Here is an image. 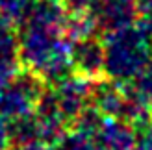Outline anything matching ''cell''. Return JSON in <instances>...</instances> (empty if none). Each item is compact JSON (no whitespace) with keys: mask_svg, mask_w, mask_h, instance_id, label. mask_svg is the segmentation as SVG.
Instances as JSON below:
<instances>
[{"mask_svg":"<svg viewBox=\"0 0 152 150\" xmlns=\"http://www.w3.org/2000/svg\"><path fill=\"white\" fill-rule=\"evenodd\" d=\"M98 30L96 19L91 13V9L87 11H76V13H69L63 24V35L67 39H71L72 43L76 41H83L89 37H95Z\"/></svg>","mask_w":152,"mask_h":150,"instance_id":"cell-10","label":"cell"},{"mask_svg":"<svg viewBox=\"0 0 152 150\" xmlns=\"http://www.w3.org/2000/svg\"><path fill=\"white\" fill-rule=\"evenodd\" d=\"M67 9V13H76V11H87L91 6L95 4V0H59Z\"/></svg>","mask_w":152,"mask_h":150,"instance_id":"cell-18","label":"cell"},{"mask_svg":"<svg viewBox=\"0 0 152 150\" xmlns=\"http://www.w3.org/2000/svg\"><path fill=\"white\" fill-rule=\"evenodd\" d=\"M11 143H10V132H7V122L0 121V150H10Z\"/></svg>","mask_w":152,"mask_h":150,"instance_id":"cell-20","label":"cell"},{"mask_svg":"<svg viewBox=\"0 0 152 150\" xmlns=\"http://www.w3.org/2000/svg\"><path fill=\"white\" fill-rule=\"evenodd\" d=\"M67 15L69 13L59 0H34L28 19L22 26H39V28L52 30L56 33H63V24Z\"/></svg>","mask_w":152,"mask_h":150,"instance_id":"cell-9","label":"cell"},{"mask_svg":"<svg viewBox=\"0 0 152 150\" xmlns=\"http://www.w3.org/2000/svg\"><path fill=\"white\" fill-rule=\"evenodd\" d=\"M58 150H104V148L93 137H87L78 132L69 130L65 139L61 141V145L58 146Z\"/></svg>","mask_w":152,"mask_h":150,"instance_id":"cell-15","label":"cell"},{"mask_svg":"<svg viewBox=\"0 0 152 150\" xmlns=\"http://www.w3.org/2000/svg\"><path fill=\"white\" fill-rule=\"evenodd\" d=\"M45 89L47 85L37 74L22 69L10 85L0 89V121L10 122L13 119L34 113V108Z\"/></svg>","mask_w":152,"mask_h":150,"instance_id":"cell-2","label":"cell"},{"mask_svg":"<svg viewBox=\"0 0 152 150\" xmlns=\"http://www.w3.org/2000/svg\"><path fill=\"white\" fill-rule=\"evenodd\" d=\"M63 33H56L52 30L39 26H22L19 35V61L22 69L30 72H37L56 52L58 39Z\"/></svg>","mask_w":152,"mask_h":150,"instance_id":"cell-3","label":"cell"},{"mask_svg":"<svg viewBox=\"0 0 152 150\" xmlns=\"http://www.w3.org/2000/svg\"><path fill=\"white\" fill-rule=\"evenodd\" d=\"M91 102L100 111L104 117H115L124 121L126 113V96L123 91V85L119 82H113L108 78L93 82L91 89Z\"/></svg>","mask_w":152,"mask_h":150,"instance_id":"cell-8","label":"cell"},{"mask_svg":"<svg viewBox=\"0 0 152 150\" xmlns=\"http://www.w3.org/2000/svg\"><path fill=\"white\" fill-rule=\"evenodd\" d=\"M72 72H78L91 82L104 78V44L96 37L76 41L71 54Z\"/></svg>","mask_w":152,"mask_h":150,"instance_id":"cell-6","label":"cell"},{"mask_svg":"<svg viewBox=\"0 0 152 150\" xmlns=\"http://www.w3.org/2000/svg\"><path fill=\"white\" fill-rule=\"evenodd\" d=\"M98 28L113 32L135 24L137 20V0H95L91 6Z\"/></svg>","mask_w":152,"mask_h":150,"instance_id":"cell-5","label":"cell"},{"mask_svg":"<svg viewBox=\"0 0 152 150\" xmlns=\"http://www.w3.org/2000/svg\"><path fill=\"white\" fill-rule=\"evenodd\" d=\"M22 71L17 54H0V89L10 85Z\"/></svg>","mask_w":152,"mask_h":150,"instance_id":"cell-14","label":"cell"},{"mask_svg":"<svg viewBox=\"0 0 152 150\" xmlns=\"http://www.w3.org/2000/svg\"><path fill=\"white\" fill-rule=\"evenodd\" d=\"M139 24L152 33V0H137Z\"/></svg>","mask_w":152,"mask_h":150,"instance_id":"cell-17","label":"cell"},{"mask_svg":"<svg viewBox=\"0 0 152 150\" xmlns=\"http://www.w3.org/2000/svg\"><path fill=\"white\" fill-rule=\"evenodd\" d=\"M7 132H10V143L13 148L32 143V141H39V126H37V119L34 113L10 121Z\"/></svg>","mask_w":152,"mask_h":150,"instance_id":"cell-11","label":"cell"},{"mask_svg":"<svg viewBox=\"0 0 152 150\" xmlns=\"http://www.w3.org/2000/svg\"><path fill=\"white\" fill-rule=\"evenodd\" d=\"M104 78L132 82L152 59V33L141 24L104 32Z\"/></svg>","mask_w":152,"mask_h":150,"instance_id":"cell-1","label":"cell"},{"mask_svg":"<svg viewBox=\"0 0 152 150\" xmlns=\"http://www.w3.org/2000/svg\"><path fill=\"white\" fill-rule=\"evenodd\" d=\"M130 84L134 85L135 91H137V95L152 108V59L143 67L141 72L130 82Z\"/></svg>","mask_w":152,"mask_h":150,"instance_id":"cell-16","label":"cell"},{"mask_svg":"<svg viewBox=\"0 0 152 150\" xmlns=\"http://www.w3.org/2000/svg\"><path fill=\"white\" fill-rule=\"evenodd\" d=\"M91 89H93V82L78 72L67 74L58 85H54V93H56V98L59 104V109H61L69 126L74 121V117L86 106H89Z\"/></svg>","mask_w":152,"mask_h":150,"instance_id":"cell-4","label":"cell"},{"mask_svg":"<svg viewBox=\"0 0 152 150\" xmlns=\"http://www.w3.org/2000/svg\"><path fill=\"white\" fill-rule=\"evenodd\" d=\"M19 35L15 33V24L0 13V54H17Z\"/></svg>","mask_w":152,"mask_h":150,"instance_id":"cell-13","label":"cell"},{"mask_svg":"<svg viewBox=\"0 0 152 150\" xmlns=\"http://www.w3.org/2000/svg\"><path fill=\"white\" fill-rule=\"evenodd\" d=\"M13 150H58V148L52 146V145L43 143V141H32V143H26L22 146H15Z\"/></svg>","mask_w":152,"mask_h":150,"instance_id":"cell-19","label":"cell"},{"mask_svg":"<svg viewBox=\"0 0 152 150\" xmlns=\"http://www.w3.org/2000/svg\"><path fill=\"white\" fill-rule=\"evenodd\" d=\"M95 141L104 150H135L137 130L123 119L104 117Z\"/></svg>","mask_w":152,"mask_h":150,"instance_id":"cell-7","label":"cell"},{"mask_svg":"<svg viewBox=\"0 0 152 150\" xmlns=\"http://www.w3.org/2000/svg\"><path fill=\"white\" fill-rule=\"evenodd\" d=\"M102 121H104V115L95 106H86L78 115L74 117V121L71 122V126H72V132H78V133H82V135H87V137L95 139Z\"/></svg>","mask_w":152,"mask_h":150,"instance_id":"cell-12","label":"cell"}]
</instances>
